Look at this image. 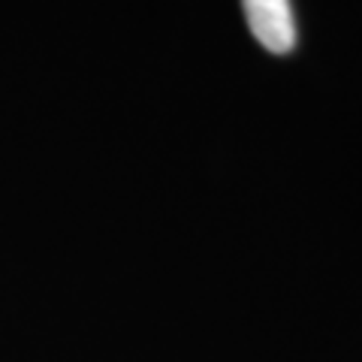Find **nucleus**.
I'll return each mask as SVG.
<instances>
[{"label": "nucleus", "mask_w": 362, "mask_h": 362, "mask_svg": "<svg viewBox=\"0 0 362 362\" xmlns=\"http://www.w3.org/2000/svg\"><path fill=\"white\" fill-rule=\"evenodd\" d=\"M247 28L272 54H287L296 45V21L290 0H242Z\"/></svg>", "instance_id": "obj_1"}]
</instances>
